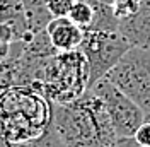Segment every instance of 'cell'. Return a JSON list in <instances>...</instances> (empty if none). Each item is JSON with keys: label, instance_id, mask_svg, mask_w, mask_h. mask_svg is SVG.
I'll use <instances>...</instances> for the list:
<instances>
[{"label": "cell", "instance_id": "6da1fadb", "mask_svg": "<svg viewBox=\"0 0 150 147\" xmlns=\"http://www.w3.org/2000/svg\"><path fill=\"white\" fill-rule=\"evenodd\" d=\"M53 121L63 147H112L118 138L103 99L91 89L72 103L53 104Z\"/></svg>", "mask_w": 150, "mask_h": 147}, {"label": "cell", "instance_id": "7a4b0ae2", "mask_svg": "<svg viewBox=\"0 0 150 147\" xmlns=\"http://www.w3.org/2000/svg\"><path fill=\"white\" fill-rule=\"evenodd\" d=\"M89 87V67L80 50L56 53L38 67L31 89L53 104H65L80 98Z\"/></svg>", "mask_w": 150, "mask_h": 147}, {"label": "cell", "instance_id": "3957f363", "mask_svg": "<svg viewBox=\"0 0 150 147\" xmlns=\"http://www.w3.org/2000/svg\"><path fill=\"white\" fill-rule=\"evenodd\" d=\"M109 82L140 106L145 116L150 113V50L130 46L121 60L104 75Z\"/></svg>", "mask_w": 150, "mask_h": 147}, {"label": "cell", "instance_id": "277c9868", "mask_svg": "<svg viewBox=\"0 0 150 147\" xmlns=\"http://www.w3.org/2000/svg\"><path fill=\"white\" fill-rule=\"evenodd\" d=\"M130 43L118 31H84L80 51L89 67V87L103 79L128 51ZM87 87V89H89Z\"/></svg>", "mask_w": 150, "mask_h": 147}, {"label": "cell", "instance_id": "5b68a950", "mask_svg": "<svg viewBox=\"0 0 150 147\" xmlns=\"http://www.w3.org/2000/svg\"><path fill=\"white\" fill-rule=\"evenodd\" d=\"M89 89L103 99L116 137H133L137 128L145 121V113L140 106L104 77Z\"/></svg>", "mask_w": 150, "mask_h": 147}, {"label": "cell", "instance_id": "8992f818", "mask_svg": "<svg viewBox=\"0 0 150 147\" xmlns=\"http://www.w3.org/2000/svg\"><path fill=\"white\" fill-rule=\"evenodd\" d=\"M118 33L130 43V46L150 50V0H140L137 12L120 21Z\"/></svg>", "mask_w": 150, "mask_h": 147}, {"label": "cell", "instance_id": "52a82bcc", "mask_svg": "<svg viewBox=\"0 0 150 147\" xmlns=\"http://www.w3.org/2000/svg\"><path fill=\"white\" fill-rule=\"evenodd\" d=\"M46 34L56 51L65 53V51H74L80 48L84 29L74 24L68 17H55L48 22Z\"/></svg>", "mask_w": 150, "mask_h": 147}, {"label": "cell", "instance_id": "ba28073f", "mask_svg": "<svg viewBox=\"0 0 150 147\" xmlns=\"http://www.w3.org/2000/svg\"><path fill=\"white\" fill-rule=\"evenodd\" d=\"M0 22L14 31L16 41L28 43L33 38L22 0H0Z\"/></svg>", "mask_w": 150, "mask_h": 147}, {"label": "cell", "instance_id": "9c48e42d", "mask_svg": "<svg viewBox=\"0 0 150 147\" xmlns=\"http://www.w3.org/2000/svg\"><path fill=\"white\" fill-rule=\"evenodd\" d=\"M67 17L70 19L74 24H77L79 28H82L84 31L89 29V26L92 24V21H94L92 4L89 0H75Z\"/></svg>", "mask_w": 150, "mask_h": 147}, {"label": "cell", "instance_id": "30bf717a", "mask_svg": "<svg viewBox=\"0 0 150 147\" xmlns=\"http://www.w3.org/2000/svg\"><path fill=\"white\" fill-rule=\"evenodd\" d=\"M138 4H140L138 0H114L111 4V7L114 16L118 17V21H121V19L133 16L138 9Z\"/></svg>", "mask_w": 150, "mask_h": 147}, {"label": "cell", "instance_id": "8fae6325", "mask_svg": "<svg viewBox=\"0 0 150 147\" xmlns=\"http://www.w3.org/2000/svg\"><path fill=\"white\" fill-rule=\"evenodd\" d=\"M75 0H46V9L51 17H67Z\"/></svg>", "mask_w": 150, "mask_h": 147}, {"label": "cell", "instance_id": "7c38bea8", "mask_svg": "<svg viewBox=\"0 0 150 147\" xmlns=\"http://www.w3.org/2000/svg\"><path fill=\"white\" fill-rule=\"evenodd\" d=\"M133 138L137 140V144L142 147H150V120L145 118V121L137 128Z\"/></svg>", "mask_w": 150, "mask_h": 147}, {"label": "cell", "instance_id": "4fadbf2b", "mask_svg": "<svg viewBox=\"0 0 150 147\" xmlns=\"http://www.w3.org/2000/svg\"><path fill=\"white\" fill-rule=\"evenodd\" d=\"M12 43H16V36H14V31L7 26V24H2L0 22V50L10 46Z\"/></svg>", "mask_w": 150, "mask_h": 147}, {"label": "cell", "instance_id": "5bb4252c", "mask_svg": "<svg viewBox=\"0 0 150 147\" xmlns=\"http://www.w3.org/2000/svg\"><path fill=\"white\" fill-rule=\"evenodd\" d=\"M112 147H142L137 144V140L133 137H118Z\"/></svg>", "mask_w": 150, "mask_h": 147}, {"label": "cell", "instance_id": "9a60e30c", "mask_svg": "<svg viewBox=\"0 0 150 147\" xmlns=\"http://www.w3.org/2000/svg\"><path fill=\"white\" fill-rule=\"evenodd\" d=\"M145 118H147V120H150V113H149V115H147V116H145Z\"/></svg>", "mask_w": 150, "mask_h": 147}]
</instances>
